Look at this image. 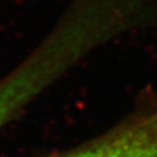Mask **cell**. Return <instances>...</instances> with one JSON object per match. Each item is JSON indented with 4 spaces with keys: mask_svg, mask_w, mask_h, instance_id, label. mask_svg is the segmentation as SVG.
I'll return each mask as SVG.
<instances>
[{
    "mask_svg": "<svg viewBox=\"0 0 157 157\" xmlns=\"http://www.w3.org/2000/svg\"><path fill=\"white\" fill-rule=\"evenodd\" d=\"M43 157H157V92H141L130 112L99 135Z\"/></svg>",
    "mask_w": 157,
    "mask_h": 157,
    "instance_id": "6da1fadb",
    "label": "cell"
},
{
    "mask_svg": "<svg viewBox=\"0 0 157 157\" xmlns=\"http://www.w3.org/2000/svg\"><path fill=\"white\" fill-rule=\"evenodd\" d=\"M45 91L42 75L32 65L19 63L0 78V130Z\"/></svg>",
    "mask_w": 157,
    "mask_h": 157,
    "instance_id": "7a4b0ae2",
    "label": "cell"
}]
</instances>
